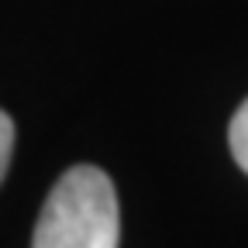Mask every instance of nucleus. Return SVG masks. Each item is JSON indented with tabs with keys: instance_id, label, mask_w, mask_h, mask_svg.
Listing matches in <instances>:
<instances>
[{
	"instance_id": "nucleus-1",
	"label": "nucleus",
	"mask_w": 248,
	"mask_h": 248,
	"mask_svg": "<svg viewBox=\"0 0 248 248\" xmlns=\"http://www.w3.org/2000/svg\"><path fill=\"white\" fill-rule=\"evenodd\" d=\"M121 210L114 183L97 166H73L59 176L38 214L31 248H117Z\"/></svg>"
},
{
	"instance_id": "nucleus-2",
	"label": "nucleus",
	"mask_w": 248,
	"mask_h": 248,
	"mask_svg": "<svg viewBox=\"0 0 248 248\" xmlns=\"http://www.w3.org/2000/svg\"><path fill=\"white\" fill-rule=\"evenodd\" d=\"M228 145H231V155H234V162L241 166V172H248V100H245V104L234 110V117H231Z\"/></svg>"
},
{
	"instance_id": "nucleus-3",
	"label": "nucleus",
	"mask_w": 248,
	"mask_h": 248,
	"mask_svg": "<svg viewBox=\"0 0 248 248\" xmlns=\"http://www.w3.org/2000/svg\"><path fill=\"white\" fill-rule=\"evenodd\" d=\"M11 155H14V121L0 110V183H4V176H7Z\"/></svg>"
}]
</instances>
